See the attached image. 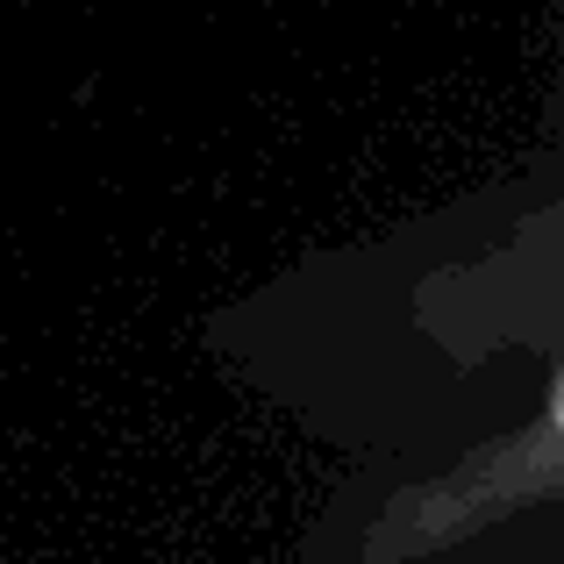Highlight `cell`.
<instances>
[{
	"instance_id": "1",
	"label": "cell",
	"mask_w": 564,
	"mask_h": 564,
	"mask_svg": "<svg viewBox=\"0 0 564 564\" xmlns=\"http://www.w3.org/2000/svg\"><path fill=\"white\" fill-rule=\"evenodd\" d=\"M543 500H564V365L543 386L536 422H522L500 443H479L451 471L393 494L358 557L365 564H414L429 551H451V543L508 522V514L543 508Z\"/></svg>"
}]
</instances>
